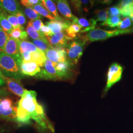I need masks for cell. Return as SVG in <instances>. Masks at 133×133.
Instances as JSON below:
<instances>
[{"label":"cell","mask_w":133,"mask_h":133,"mask_svg":"<svg viewBox=\"0 0 133 133\" xmlns=\"http://www.w3.org/2000/svg\"><path fill=\"white\" fill-rule=\"evenodd\" d=\"M24 12L31 20L42 18V15L39 14L35 10H34L32 7H26L24 9Z\"/></svg>","instance_id":"27"},{"label":"cell","mask_w":133,"mask_h":133,"mask_svg":"<svg viewBox=\"0 0 133 133\" xmlns=\"http://www.w3.org/2000/svg\"><path fill=\"white\" fill-rule=\"evenodd\" d=\"M80 2L81 6L82 5L84 7V10L86 12L94 5V2L92 0H80Z\"/></svg>","instance_id":"38"},{"label":"cell","mask_w":133,"mask_h":133,"mask_svg":"<svg viewBox=\"0 0 133 133\" xmlns=\"http://www.w3.org/2000/svg\"><path fill=\"white\" fill-rule=\"evenodd\" d=\"M28 34L27 33V31L23 30L22 32L21 35V37H20V40L25 41V39H26L27 38H28Z\"/></svg>","instance_id":"44"},{"label":"cell","mask_w":133,"mask_h":133,"mask_svg":"<svg viewBox=\"0 0 133 133\" xmlns=\"http://www.w3.org/2000/svg\"><path fill=\"white\" fill-rule=\"evenodd\" d=\"M0 8L10 15H15L20 10L17 0H0Z\"/></svg>","instance_id":"15"},{"label":"cell","mask_w":133,"mask_h":133,"mask_svg":"<svg viewBox=\"0 0 133 133\" xmlns=\"http://www.w3.org/2000/svg\"><path fill=\"white\" fill-rule=\"evenodd\" d=\"M32 61L36 63L39 66L42 68L46 60L45 53L41 50L31 53Z\"/></svg>","instance_id":"21"},{"label":"cell","mask_w":133,"mask_h":133,"mask_svg":"<svg viewBox=\"0 0 133 133\" xmlns=\"http://www.w3.org/2000/svg\"><path fill=\"white\" fill-rule=\"evenodd\" d=\"M41 32L46 37L51 36L53 35L50 29L47 26L44 25H43L41 29Z\"/></svg>","instance_id":"40"},{"label":"cell","mask_w":133,"mask_h":133,"mask_svg":"<svg viewBox=\"0 0 133 133\" xmlns=\"http://www.w3.org/2000/svg\"><path fill=\"white\" fill-rule=\"evenodd\" d=\"M120 16H109L105 21L101 24V26H108L110 28L117 27L121 21Z\"/></svg>","instance_id":"26"},{"label":"cell","mask_w":133,"mask_h":133,"mask_svg":"<svg viewBox=\"0 0 133 133\" xmlns=\"http://www.w3.org/2000/svg\"><path fill=\"white\" fill-rule=\"evenodd\" d=\"M3 11H4L3 10H2V9L0 8V14H1L3 12Z\"/></svg>","instance_id":"48"},{"label":"cell","mask_w":133,"mask_h":133,"mask_svg":"<svg viewBox=\"0 0 133 133\" xmlns=\"http://www.w3.org/2000/svg\"><path fill=\"white\" fill-rule=\"evenodd\" d=\"M72 22L80 25L82 28H83L81 30V33H82L88 32L92 30H94L95 29L96 25L97 24L96 20L94 19L88 20L84 17L78 18L76 17V18L72 21Z\"/></svg>","instance_id":"16"},{"label":"cell","mask_w":133,"mask_h":133,"mask_svg":"<svg viewBox=\"0 0 133 133\" xmlns=\"http://www.w3.org/2000/svg\"><path fill=\"white\" fill-rule=\"evenodd\" d=\"M53 2H56L57 3V1L58 0H52Z\"/></svg>","instance_id":"51"},{"label":"cell","mask_w":133,"mask_h":133,"mask_svg":"<svg viewBox=\"0 0 133 133\" xmlns=\"http://www.w3.org/2000/svg\"><path fill=\"white\" fill-rule=\"evenodd\" d=\"M55 63L46 59L41 70L35 76L38 79L45 80H57L59 79L55 68Z\"/></svg>","instance_id":"8"},{"label":"cell","mask_w":133,"mask_h":133,"mask_svg":"<svg viewBox=\"0 0 133 133\" xmlns=\"http://www.w3.org/2000/svg\"><path fill=\"white\" fill-rule=\"evenodd\" d=\"M133 3V0H121L118 7L120 9L123 8Z\"/></svg>","instance_id":"42"},{"label":"cell","mask_w":133,"mask_h":133,"mask_svg":"<svg viewBox=\"0 0 133 133\" xmlns=\"http://www.w3.org/2000/svg\"><path fill=\"white\" fill-rule=\"evenodd\" d=\"M109 16H119L121 15L120 9L118 6H113L108 8Z\"/></svg>","instance_id":"35"},{"label":"cell","mask_w":133,"mask_h":133,"mask_svg":"<svg viewBox=\"0 0 133 133\" xmlns=\"http://www.w3.org/2000/svg\"><path fill=\"white\" fill-rule=\"evenodd\" d=\"M3 130L0 128V133H1V132H3Z\"/></svg>","instance_id":"52"},{"label":"cell","mask_w":133,"mask_h":133,"mask_svg":"<svg viewBox=\"0 0 133 133\" xmlns=\"http://www.w3.org/2000/svg\"><path fill=\"white\" fill-rule=\"evenodd\" d=\"M31 117L24 109L18 105L16 122L22 125L31 123Z\"/></svg>","instance_id":"19"},{"label":"cell","mask_w":133,"mask_h":133,"mask_svg":"<svg viewBox=\"0 0 133 133\" xmlns=\"http://www.w3.org/2000/svg\"><path fill=\"white\" fill-rule=\"evenodd\" d=\"M17 108L13 101L9 98L1 99L0 118L8 121H16Z\"/></svg>","instance_id":"5"},{"label":"cell","mask_w":133,"mask_h":133,"mask_svg":"<svg viewBox=\"0 0 133 133\" xmlns=\"http://www.w3.org/2000/svg\"><path fill=\"white\" fill-rule=\"evenodd\" d=\"M0 100H1V98H0Z\"/></svg>","instance_id":"54"},{"label":"cell","mask_w":133,"mask_h":133,"mask_svg":"<svg viewBox=\"0 0 133 133\" xmlns=\"http://www.w3.org/2000/svg\"><path fill=\"white\" fill-rule=\"evenodd\" d=\"M133 32V28L124 30L117 29L113 31H106L100 28H95L86 34L85 39L91 42L105 40L120 35Z\"/></svg>","instance_id":"3"},{"label":"cell","mask_w":133,"mask_h":133,"mask_svg":"<svg viewBox=\"0 0 133 133\" xmlns=\"http://www.w3.org/2000/svg\"><path fill=\"white\" fill-rule=\"evenodd\" d=\"M81 30L82 27L80 25L72 22L65 31V32L69 37L73 39L76 37L77 34L81 32Z\"/></svg>","instance_id":"24"},{"label":"cell","mask_w":133,"mask_h":133,"mask_svg":"<svg viewBox=\"0 0 133 133\" xmlns=\"http://www.w3.org/2000/svg\"><path fill=\"white\" fill-rule=\"evenodd\" d=\"M40 1H41V2H43V1H44V0H40Z\"/></svg>","instance_id":"53"},{"label":"cell","mask_w":133,"mask_h":133,"mask_svg":"<svg viewBox=\"0 0 133 133\" xmlns=\"http://www.w3.org/2000/svg\"><path fill=\"white\" fill-rule=\"evenodd\" d=\"M120 9L121 15L124 17H131L133 15V3L128 6Z\"/></svg>","instance_id":"31"},{"label":"cell","mask_w":133,"mask_h":133,"mask_svg":"<svg viewBox=\"0 0 133 133\" xmlns=\"http://www.w3.org/2000/svg\"><path fill=\"white\" fill-rule=\"evenodd\" d=\"M20 69L24 76H36L41 70V67L36 63L33 61H22L20 65Z\"/></svg>","instance_id":"14"},{"label":"cell","mask_w":133,"mask_h":133,"mask_svg":"<svg viewBox=\"0 0 133 133\" xmlns=\"http://www.w3.org/2000/svg\"><path fill=\"white\" fill-rule=\"evenodd\" d=\"M6 15L7 14L4 11L0 14V26L10 35L14 28L7 18Z\"/></svg>","instance_id":"22"},{"label":"cell","mask_w":133,"mask_h":133,"mask_svg":"<svg viewBox=\"0 0 133 133\" xmlns=\"http://www.w3.org/2000/svg\"><path fill=\"white\" fill-rule=\"evenodd\" d=\"M10 35L0 26V53L4 52L5 45Z\"/></svg>","instance_id":"29"},{"label":"cell","mask_w":133,"mask_h":133,"mask_svg":"<svg viewBox=\"0 0 133 133\" xmlns=\"http://www.w3.org/2000/svg\"><path fill=\"white\" fill-rule=\"evenodd\" d=\"M130 18H131V19L132 21V22H133V16H131Z\"/></svg>","instance_id":"50"},{"label":"cell","mask_w":133,"mask_h":133,"mask_svg":"<svg viewBox=\"0 0 133 133\" xmlns=\"http://www.w3.org/2000/svg\"><path fill=\"white\" fill-rule=\"evenodd\" d=\"M48 43L53 48H66L69 42L72 39L69 37L66 32H61L46 37Z\"/></svg>","instance_id":"9"},{"label":"cell","mask_w":133,"mask_h":133,"mask_svg":"<svg viewBox=\"0 0 133 133\" xmlns=\"http://www.w3.org/2000/svg\"><path fill=\"white\" fill-rule=\"evenodd\" d=\"M5 77L0 69V86L4 85L5 84Z\"/></svg>","instance_id":"45"},{"label":"cell","mask_w":133,"mask_h":133,"mask_svg":"<svg viewBox=\"0 0 133 133\" xmlns=\"http://www.w3.org/2000/svg\"><path fill=\"white\" fill-rule=\"evenodd\" d=\"M72 2L77 11H80L81 5L80 0H72Z\"/></svg>","instance_id":"43"},{"label":"cell","mask_w":133,"mask_h":133,"mask_svg":"<svg viewBox=\"0 0 133 133\" xmlns=\"http://www.w3.org/2000/svg\"><path fill=\"white\" fill-rule=\"evenodd\" d=\"M31 53L30 52H25L21 53L23 61L24 62H29L32 61Z\"/></svg>","instance_id":"41"},{"label":"cell","mask_w":133,"mask_h":133,"mask_svg":"<svg viewBox=\"0 0 133 133\" xmlns=\"http://www.w3.org/2000/svg\"><path fill=\"white\" fill-rule=\"evenodd\" d=\"M0 69L5 77L21 79L25 76L21 72L19 63L5 53H0Z\"/></svg>","instance_id":"2"},{"label":"cell","mask_w":133,"mask_h":133,"mask_svg":"<svg viewBox=\"0 0 133 133\" xmlns=\"http://www.w3.org/2000/svg\"><path fill=\"white\" fill-rule=\"evenodd\" d=\"M97 1L98 2H99V3H102L103 0H97Z\"/></svg>","instance_id":"49"},{"label":"cell","mask_w":133,"mask_h":133,"mask_svg":"<svg viewBox=\"0 0 133 133\" xmlns=\"http://www.w3.org/2000/svg\"><path fill=\"white\" fill-rule=\"evenodd\" d=\"M33 43L39 49L45 53L49 48L52 47L48 42L42 39H33Z\"/></svg>","instance_id":"28"},{"label":"cell","mask_w":133,"mask_h":133,"mask_svg":"<svg viewBox=\"0 0 133 133\" xmlns=\"http://www.w3.org/2000/svg\"><path fill=\"white\" fill-rule=\"evenodd\" d=\"M34 10L37 11L41 15L45 17L50 20H56L55 17L46 9L42 5H35L32 7Z\"/></svg>","instance_id":"25"},{"label":"cell","mask_w":133,"mask_h":133,"mask_svg":"<svg viewBox=\"0 0 133 133\" xmlns=\"http://www.w3.org/2000/svg\"><path fill=\"white\" fill-rule=\"evenodd\" d=\"M112 2V0H103L102 2V4H107V5H110Z\"/></svg>","instance_id":"47"},{"label":"cell","mask_w":133,"mask_h":133,"mask_svg":"<svg viewBox=\"0 0 133 133\" xmlns=\"http://www.w3.org/2000/svg\"><path fill=\"white\" fill-rule=\"evenodd\" d=\"M55 68L59 79H68L71 77L74 71V65L68 61L58 62L56 64Z\"/></svg>","instance_id":"11"},{"label":"cell","mask_w":133,"mask_h":133,"mask_svg":"<svg viewBox=\"0 0 133 133\" xmlns=\"http://www.w3.org/2000/svg\"><path fill=\"white\" fill-rule=\"evenodd\" d=\"M132 20L130 17H125L124 19L121 21L119 25L116 27L119 30L127 29L132 25Z\"/></svg>","instance_id":"32"},{"label":"cell","mask_w":133,"mask_h":133,"mask_svg":"<svg viewBox=\"0 0 133 133\" xmlns=\"http://www.w3.org/2000/svg\"><path fill=\"white\" fill-rule=\"evenodd\" d=\"M71 23L69 20L63 19L62 20H51L47 22L46 24L48 27L50 29L52 33L55 34L66 31Z\"/></svg>","instance_id":"13"},{"label":"cell","mask_w":133,"mask_h":133,"mask_svg":"<svg viewBox=\"0 0 133 133\" xmlns=\"http://www.w3.org/2000/svg\"><path fill=\"white\" fill-rule=\"evenodd\" d=\"M123 71V67L117 63H113L110 66L108 72L107 84L105 87L104 92H107L112 86L120 81Z\"/></svg>","instance_id":"6"},{"label":"cell","mask_w":133,"mask_h":133,"mask_svg":"<svg viewBox=\"0 0 133 133\" xmlns=\"http://www.w3.org/2000/svg\"><path fill=\"white\" fill-rule=\"evenodd\" d=\"M37 92L35 91L25 89L18 105L24 109L40 127L43 129L49 127L51 129L52 127L46 117L43 108L37 102Z\"/></svg>","instance_id":"1"},{"label":"cell","mask_w":133,"mask_h":133,"mask_svg":"<svg viewBox=\"0 0 133 133\" xmlns=\"http://www.w3.org/2000/svg\"><path fill=\"white\" fill-rule=\"evenodd\" d=\"M5 84L9 90L15 95L18 97H22L25 89H24L20 79L5 77Z\"/></svg>","instance_id":"12"},{"label":"cell","mask_w":133,"mask_h":133,"mask_svg":"<svg viewBox=\"0 0 133 133\" xmlns=\"http://www.w3.org/2000/svg\"><path fill=\"white\" fill-rule=\"evenodd\" d=\"M15 15L16 16L18 22L19 24L22 26H23L26 23V18L25 17V16L24 15V14L23 13V12L20 10L19 11L15 14Z\"/></svg>","instance_id":"39"},{"label":"cell","mask_w":133,"mask_h":133,"mask_svg":"<svg viewBox=\"0 0 133 133\" xmlns=\"http://www.w3.org/2000/svg\"><path fill=\"white\" fill-rule=\"evenodd\" d=\"M21 3L25 7H33L37 5H42V2L40 0H20Z\"/></svg>","instance_id":"34"},{"label":"cell","mask_w":133,"mask_h":133,"mask_svg":"<svg viewBox=\"0 0 133 133\" xmlns=\"http://www.w3.org/2000/svg\"><path fill=\"white\" fill-rule=\"evenodd\" d=\"M42 5L53 14L56 20H62L64 19L59 16L57 11V7L52 0H44L42 2Z\"/></svg>","instance_id":"20"},{"label":"cell","mask_w":133,"mask_h":133,"mask_svg":"<svg viewBox=\"0 0 133 133\" xmlns=\"http://www.w3.org/2000/svg\"><path fill=\"white\" fill-rule=\"evenodd\" d=\"M95 14L97 21H103L104 22L109 18V10L108 9H105V10H96Z\"/></svg>","instance_id":"30"},{"label":"cell","mask_w":133,"mask_h":133,"mask_svg":"<svg viewBox=\"0 0 133 133\" xmlns=\"http://www.w3.org/2000/svg\"><path fill=\"white\" fill-rule=\"evenodd\" d=\"M45 53L48 59L54 63L66 61V51L64 48L52 47Z\"/></svg>","instance_id":"10"},{"label":"cell","mask_w":133,"mask_h":133,"mask_svg":"<svg viewBox=\"0 0 133 133\" xmlns=\"http://www.w3.org/2000/svg\"><path fill=\"white\" fill-rule=\"evenodd\" d=\"M30 21L33 25L34 29L38 32H40L41 29L43 25H44L42 21L40 19H37L34 20H30Z\"/></svg>","instance_id":"37"},{"label":"cell","mask_w":133,"mask_h":133,"mask_svg":"<svg viewBox=\"0 0 133 133\" xmlns=\"http://www.w3.org/2000/svg\"><path fill=\"white\" fill-rule=\"evenodd\" d=\"M85 39H76L69 43L66 48V60L72 65H76L81 58L85 46Z\"/></svg>","instance_id":"4"},{"label":"cell","mask_w":133,"mask_h":133,"mask_svg":"<svg viewBox=\"0 0 133 133\" xmlns=\"http://www.w3.org/2000/svg\"><path fill=\"white\" fill-rule=\"evenodd\" d=\"M9 94L5 90L3 89H0V97H3V96H5L6 95Z\"/></svg>","instance_id":"46"},{"label":"cell","mask_w":133,"mask_h":133,"mask_svg":"<svg viewBox=\"0 0 133 133\" xmlns=\"http://www.w3.org/2000/svg\"><path fill=\"white\" fill-rule=\"evenodd\" d=\"M6 16L10 23L12 25L13 28L23 27V26H22L19 24L17 18L15 15H7Z\"/></svg>","instance_id":"33"},{"label":"cell","mask_w":133,"mask_h":133,"mask_svg":"<svg viewBox=\"0 0 133 133\" xmlns=\"http://www.w3.org/2000/svg\"><path fill=\"white\" fill-rule=\"evenodd\" d=\"M57 8L60 13L67 20H71L72 21L76 17L72 14L66 0H58Z\"/></svg>","instance_id":"17"},{"label":"cell","mask_w":133,"mask_h":133,"mask_svg":"<svg viewBox=\"0 0 133 133\" xmlns=\"http://www.w3.org/2000/svg\"><path fill=\"white\" fill-rule=\"evenodd\" d=\"M26 31L29 36L33 39H42L43 41L48 42L46 37L41 32H39L37 30H36L34 28L31 23L30 22V21L29 22L27 26Z\"/></svg>","instance_id":"18"},{"label":"cell","mask_w":133,"mask_h":133,"mask_svg":"<svg viewBox=\"0 0 133 133\" xmlns=\"http://www.w3.org/2000/svg\"><path fill=\"white\" fill-rule=\"evenodd\" d=\"M39 50L33 43L26 41H20V53L25 52H33Z\"/></svg>","instance_id":"23"},{"label":"cell","mask_w":133,"mask_h":133,"mask_svg":"<svg viewBox=\"0 0 133 133\" xmlns=\"http://www.w3.org/2000/svg\"><path fill=\"white\" fill-rule=\"evenodd\" d=\"M24 30V27L22 28H17L13 29L11 33L10 34V37L14 38L20 39L22 32Z\"/></svg>","instance_id":"36"},{"label":"cell","mask_w":133,"mask_h":133,"mask_svg":"<svg viewBox=\"0 0 133 133\" xmlns=\"http://www.w3.org/2000/svg\"><path fill=\"white\" fill-rule=\"evenodd\" d=\"M20 40L9 37L5 45L4 52L15 59L19 64H21L23 61L20 50Z\"/></svg>","instance_id":"7"}]
</instances>
